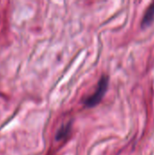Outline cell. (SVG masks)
I'll list each match as a JSON object with an SVG mask.
<instances>
[{"instance_id":"7a4b0ae2","label":"cell","mask_w":154,"mask_h":155,"mask_svg":"<svg viewBox=\"0 0 154 155\" xmlns=\"http://www.w3.org/2000/svg\"><path fill=\"white\" fill-rule=\"evenodd\" d=\"M72 122H68L66 124H64L61 125V127L57 130L56 134H55V140L56 141H63L65 140L69 134H71L72 131Z\"/></svg>"},{"instance_id":"6da1fadb","label":"cell","mask_w":154,"mask_h":155,"mask_svg":"<svg viewBox=\"0 0 154 155\" xmlns=\"http://www.w3.org/2000/svg\"><path fill=\"white\" fill-rule=\"evenodd\" d=\"M109 85V77L107 75H102V77L99 80V83L97 84V88L94 91V93L92 94V95L86 97L84 100V104L87 108H93L96 105H98L102 99L103 98Z\"/></svg>"},{"instance_id":"3957f363","label":"cell","mask_w":154,"mask_h":155,"mask_svg":"<svg viewBox=\"0 0 154 155\" xmlns=\"http://www.w3.org/2000/svg\"><path fill=\"white\" fill-rule=\"evenodd\" d=\"M154 20V3H152L149 7L148 9L146 10L145 14H144V16L143 18V21H142V27L143 28H145L147 26H149Z\"/></svg>"}]
</instances>
